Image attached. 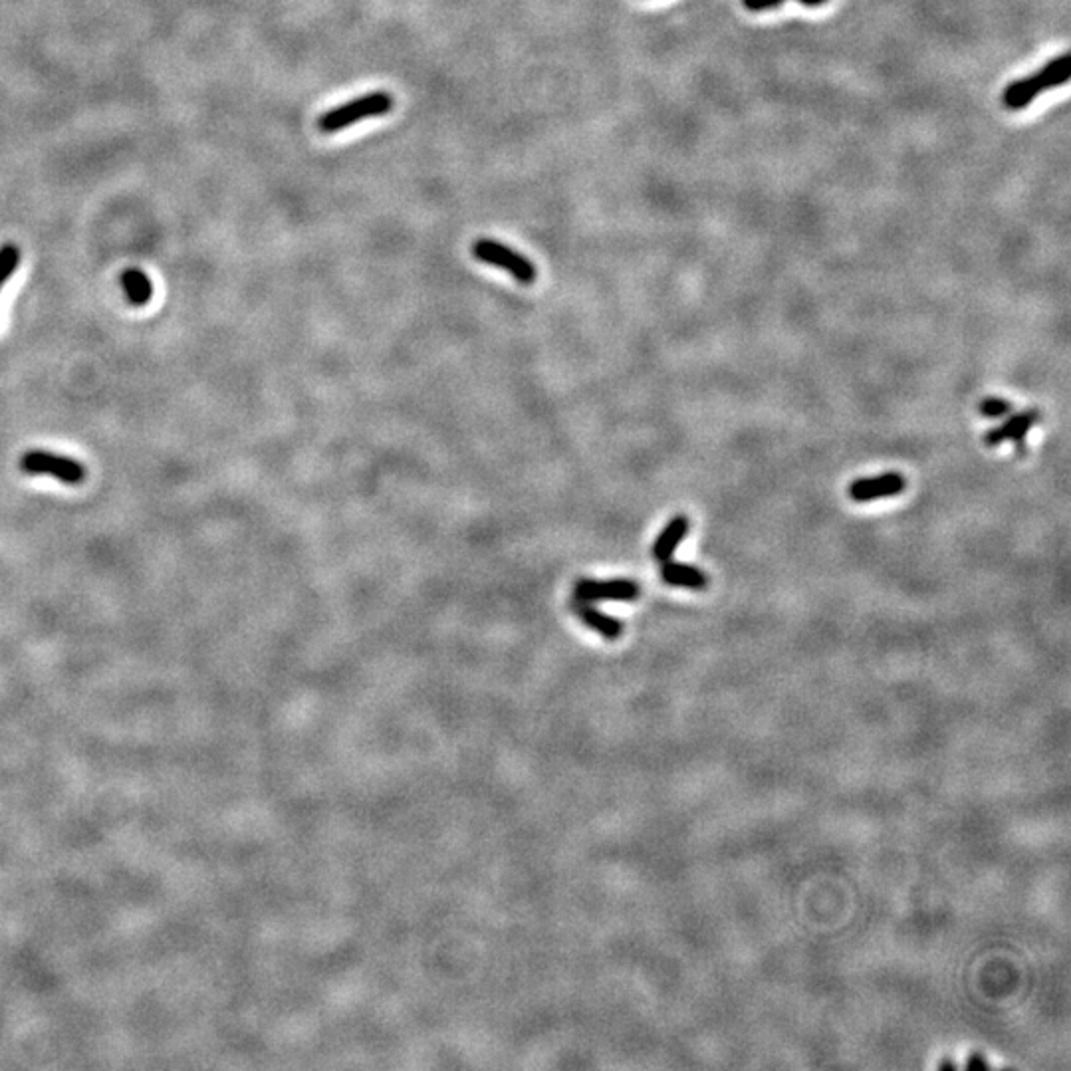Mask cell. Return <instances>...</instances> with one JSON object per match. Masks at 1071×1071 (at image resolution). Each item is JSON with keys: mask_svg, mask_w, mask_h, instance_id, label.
<instances>
[{"mask_svg": "<svg viewBox=\"0 0 1071 1071\" xmlns=\"http://www.w3.org/2000/svg\"><path fill=\"white\" fill-rule=\"evenodd\" d=\"M1070 76L1071 54L1070 52H1064L1062 56H1058L1052 62H1048L1034 76H1028V78L1012 82L1002 94V104H1004L1006 110H1012V112L1024 110L1040 94H1044V92H1048L1052 88L1064 86L1070 80Z\"/></svg>", "mask_w": 1071, "mask_h": 1071, "instance_id": "cell-1", "label": "cell"}, {"mask_svg": "<svg viewBox=\"0 0 1071 1071\" xmlns=\"http://www.w3.org/2000/svg\"><path fill=\"white\" fill-rule=\"evenodd\" d=\"M393 110V96L387 92H373L356 98L340 108H334L318 119V129L322 133H336L365 118H379Z\"/></svg>", "mask_w": 1071, "mask_h": 1071, "instance_id": "cell-2", "label": "cell"}, {"mask_svg": "<svg viewBox=\"0 0 1071 1071\" xmlns=\"http://www.w3.org/2000/svg\"><path fill=\"white\" fill-rule=\"evenodd\" d=\"M473 256L476 260L496 266L504 272H508L516 282L528 286L536 282V266L520 252L508 248L506 244L490 238H480L473 244Z\"/></svg>", "mask_w": 1071, "mask_h": 1071, "instance_id": "cell-3", "label": "cell"}, {"mask_svg": "<svg viewBox=\"0 0 1071 1071\" xmlns=\"http://www.w3.org/2000/svg\"><path fill=\"white\" fill-rule=\"evenodd\" d=\"M20 469L26 475L52 476L64 484H80L86 478L82 463L50 451L32 449L20 457Z\"/></svg>", "mask_w": 1071, "mask_h": 1071, "instance_id": "cell-4", "label": "cell"}, {"mask_svg": "<svg viewBox=\"0 0 1071 1071\" xmlns=\"http://www.w3.org/2000/svg\"><path fill=\"white\" fill-rule=\"evenodd\" d=\"M641 595V588L633 580L615 578V580H592L584 578L574 586V599L580 601H635Z\"/></svg>", "mask_w": 1071, "mask_h": 1071, "instance_id": "cell-5", "label": "cell"}, {"mask_svg": "<svg viewBox=\"0 0 1071 1071\" xmlns=\"http://www.w3.org/2000/svg\"><path fill=\"white\" fill-rule=\"evenodd\" d=\"M905 486H907L905 476L899 473H883L879 476L853 480L847 488V494L851 496L853 502H871L877 498L897 496L905 490Z\"/></svg>", "mask_w": 1071, "mask_h": 1071, "instance_id": "cell-6", "label": "cell"}, {"mask_svg": "<svg viewBox=\"0 0 1071 1071\" xmlns=\"http://www.w3.org/2000/svg\"><path fill=\"white\" fill-rule=\"evenodd\" d=\"M1038 419H1040V413L1036 409H1028L1024 413L1012 415L1000 427L988 431L984 435V443H986V447H998V445H1002L1006 441H1014V443H1018V451H1022L1026 435L1038 423Z\"/></svg>", "mask_w": 1071, "mask_h": 1071, "instance_id": "cell-7", "label": "cell"}, {"mask_svg": "<svg viewBox=\"0 0 1071 1071\" xmlns=\"http://www.w3.org/2000/svg\"><path fill=\"white\" fill-rule=\"evenodd\" d=\"M572 611L582 623H586L590 629H594L595 633H599L607 641H617L623 635V623L617 617L601 613L590 601L574 599Z\"/></svg>", "mask_w": 1071, "mask_h": 1071, "instance_id": "cell-8", "label": "cell"}, {"mask_svg": "<svg viewBox=\"0 0 1071 1071\" xmlns=\"http://www.w3.org/2000/svg\"><path fill=\"white\" fill-rule=\"evenodd\" d=\"M689 528H691V522H689V518H687L685 514L675 516V518L663 528V532L657 536V540H655V544H653V558H655L659 564L671 560V558L675 556L677 548L681 546V542L685 540Z\"/></svg>", "mask_w": 1071, "mask_h": 1071, "instance_id": "cell-9", "label": "cell"}, {"mask_svg": "<svg viewBox=\"0 0 1071 1071\" xmlns=\"http://www.w3.org/2000/svg\"><path fill=\"white\" fill-rule=\"evenodd\" d=\"M661 578L665 584L683 590H705L709 586V578L705 572L695 566L675 562L673 558L661 564Z\"/></svg>", "mask_w": 1071, "mask_h": 1071, "instance_id": "cell-10", "label": "cell"}, {"mask_svg": "<svg viewBox=\"0 0 1071 1071\" xmlns=\"http://www.w3.org/2000/svg\"><path fill=\"white\" fill-rule=\"evenodd\" d=\"M121 286L125 290V296L129 304L133 306H145L153 298V284L151 278L137 268H129L121 274Z\"/></svg>", "mask_w": 1071, "mask_h": 1071, "instance_id": "cell-11", "label": "cell"}, {"mask_svg": "<svg viewBox=\"0 0 1071 1071\" xmlns=\"http://www.w3.org/2000/svg\"><path fill=\"white\" fill-rule=\"evenodd\" d=\"M20 264V248L12 242L0 246V290L12 278Z\"/></svg>", "mask_w": 1071, "mask_h": 1071, "instance_id": "cell-12", "label": "cell"}, {"mask_svg": "<svg viewBox=\"0 0 1071 1071\" xmlns=\"http://www.w3.org/2000/svg\"><path fill=\"white\" fill-rule=\"evenodd\" d=\"M978 409H980V415H984V417H988V419H1000V417H1004V415L1010 413L1012 403L1006 401V399H1002V397H988V399H984V401L980 403Z\"/></svg>", "mask_w": 1071, "mask_h": 1071, "instance_id": "cell-13", "label": "cell"}, {"mask_svg": "<svg viewBox=\"0 0 1071 1071\" xmlns=\"http://www.w3.org/2000/svg\"><path fill=\"white\" fill-rule=\"evenodd\" d=\"M782 2L786 0H742V4L748 8V10H754V12H760V10H768V8H776L780 6ZM806 6H820V4H826L828 0H798Z\"/></svg>", "mask_w": 1071, "mask_h": 1071, "instance_id": "cell-14", "label": "cell"}, {"mask_svg": "<svg viewBox=\"0 0 1071 1071\" xmlns=\"http://www.w3.org/2000/svg\"><path fill=\"white\" fill-rule=\"evenodd\" d=\"M966 1068H968V1070H980V1068H990V1062H988V1060H986V1058H984L982 1054L974 1052V1054H970V1056H968Z\"/></svg>", "mask_w": 1071, "mask_h": 1071, "instance_id": "cell-15", "label": "cell"}, {"mask_svg": "<svg viewBox=\"0 0 1071 1071\" xmlns=\"http://www.w3.org/2000/svg\"><path fill=\"white\" fill-rule=\"evenodd\" d=\"M939 1068H941V1070H956V1064L947 1060V1062H941V1064H939Z\"/></svg>", "mask_w": 1071, "mask_h": 1071, "instance_id": "cell-16", "label": "cell"}]
</instances>
